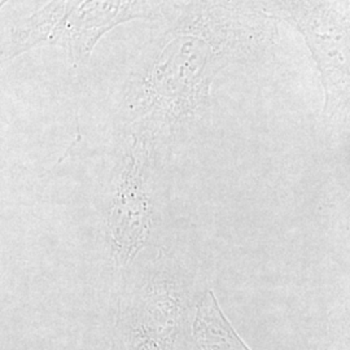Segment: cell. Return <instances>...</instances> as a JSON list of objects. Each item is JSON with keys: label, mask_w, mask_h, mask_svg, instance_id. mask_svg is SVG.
I'll list each match as a JSON object with an SVG mask.
<instances>
[{"label": "cell", "mask_w": 350, "mask_h": 350, "mask_svg": "<svg viewBox=\"0 0 350 350\" xmlns=\"http://www.w3.org/2000/svg\"><path fill=\"white\" fill-rule=\"evenodd\" d=\"M124 271L113 350L183 349L204 300L202 278L167 250Z\"/></svg>", "instance_id": "1"}, {"label": "cell", "mask_w": 350, "mask_h": 350, "mask_svg": "<svg viewBox=\"0 0 350 350\" xmlns=\"http://www.w3.org/2000/svg\"><path fill=\"white\" fill-rule=\"evenodd\" d=\"M161 205V186H156L148 163L131 157L113 176L108 189L105 241L113 265L126 270L150 244Z\"/></svg>", "instance_id": "2"}]
</instances>
